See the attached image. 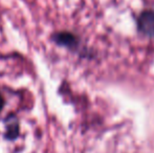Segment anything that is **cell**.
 I'll use <instances>...</instances> for the list:
<instances>
[{"instance_id": "1", "label": "cell", "mask_w": 154, "mask_h": 153, "mask_svg": "<svg viewBox=\"0 0 154 153\" xmlns=\"http://www.w3.org/2000/svg\"><path fill=\"white\" fill-rule=\"evenodd\" d=\"M138 29L143 34L154 37V12L153 11H145L140 14L137 19Z\"/></svg>"}, {"instance_id": "2", "label": "cell", "mask_w": 154, "mask_h": 153, "mask_svg": "<svg viewBox=\"0 0 154 153\" xmlns=\"http://www.w3.org/2000/svg\"><path fill=\"white\" fill-rule=\"evenodd\" d=\"M6 129H5V137L8 139H14L18 136L19 133V125L17 122L16 118L12 116L8 120L5 125Z\"/></svg>"}, {"instance_id": "3", "label": "cell", "mask_w": 154, "mask_h": 153, "mask_svg": "<svg viewBox=\"0 0 154 153\" xmlns=\"http://www.w3.org/2000/svg\"><path fill=\"white\" fill-rule=\"evenodd\" d=\"M57 42L66 46H72L75 44V38L71 34H60L57 37Z\"/></svg>"}, {"instance_id": "4", "label": "cell", "mask_w": 154, "mask_h": 153, "mask_svg": "<svg viewBox=\"0 0 154 153\" xmlns=\"http://www.w3.org/2000/svg\"><path fill=\"white\" fill-rule=\"evenodd\" d=\"M3 105H4L3 98H2L1 94H0V111H1V110H2V108H3Z\"/></svg>"}]
</instances>
